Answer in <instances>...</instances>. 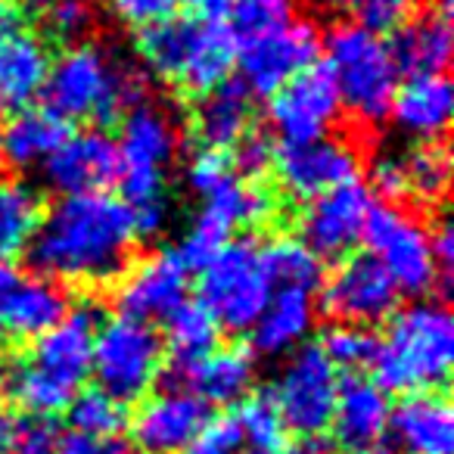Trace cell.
Instances as JSON below:
<instances>
[{
	"label": "cell",
	"mask_w": 454,
	"mask_h": 454,
	"mask_svg": "<svg viewBox=\"0 0 454 454\" xmlns=\"http://www.w3.org/2000/svg\"><path fill=\"white\" fill-rule=\"evenodd\" d=\"M404 454H454V414L439 392H414L392 408L389 429Z\"/></svg>",
	"instance_id": "cell-22"
},
{
	"label": "cell",
	"mask_w": 454,
	"mask_h": 454,
	"mask_svg": "<svg viewBox=\"0 0 454 454\" xmlns=\"http://www.w3.org/2000/svg\"><path fill=\"white\" fill-rule=\"evenodd\" d=\"M404 181H408V196L420 202H439L451 181V162H448L445 146L420 144L402 156Z\"/></svg>",
	"instance_id": "cell-36"
},
{
	"label": "cell",
	"mask_w": 454,
	"mask_h": 454,
	"mask_svg": "<svg viewBox=\"0 0 454 454\" xmlns=\"http://www.w3.org/2000/svg\"><path fill=\"white\" fill-rule=\"evenodd\" d=\"M327 4L340 13L358 16V26L380 38L402 28L414 13V0H327Z\"/></svg>",
	"instance_id": "cell-39"
},
{
	"label": "cell",
	"mask_w": 454,
	"mask_h": 454,
	"mask_svg": "<svg viewBox=\"0 0 454 454\" xmlns=\"http://www.w3.org/2000/svg\"><path fill=\"white\" fill-rule=\"evenodd\" d=\"M66 411H69L75 433L97 435V439H115L121 433V427H125V404L109 398L100 389L75 392V398H72Z\"/></svg>",
	"instance_id": "cell-37"
},
{
	"label": "cell",
	"mask_w": 454,
	"mask_h": 454,
	"mask_svg": "<svg viewBox=\"0 0 454 454\" xmlns=\"http://www.w3.org/2000/svg\"><path fill=\"white\" fill-rule=\"evenodd\" d=\"M187 284L190 271L177 249H159L121 271V280L115 286V305L121 317L150 324L168 317L177 305L187 302Z\"/></svg>",
	"instance_id": "cell-18"
},
{
	"label": "cell",
	"mask_w": 454,
	"mask_h": 454,
	"mask_svg": "<svg viewBox=\"0 0 454 454\" xmlns=\"http://www.w3.org/2000/svg\"><path fill=\"white\" fill-rule=\"evenodd\" d=\"M162 336L153 324L134 317H113L97 327L90 373L100 392L121 404H134L153 389L165 358Z\"/></svg>",
	"instance_id": "cell-8"
},
{
	"label": "cell",
	"mask_w": 454,
	"mask_h": 454,
	"mask_svg": "<svg viewBox=\"0 0 454 454\" xmlns=\"http://www.w3.org/2000/svg\"><path fill=\"white\" fill-rule=\"evenodd\" d=\"M137 51L153 75L202 97L218 84L231 82L237 53H240V38L227 22H200L175 16L159 26L140 28Z\"/></svg>",
	"instance_id": "cell-5"
},
{
	"label": "cell",
	"mask_w": 454,
	"mask_h": 454,
	"mask_svg": "<svg viewBox=\"0 0 454 454\" xmlns=\"http://www.w3.org/2000/svg\"><path fill=\"white\" fill-rule=\"evenodd\" d=\"M274 171L286 196L311 202L348 181H358V150L340 137L284 144L274 150Z\"/></svg>",
	"instance_id": "cell-15"
},
{
	"label": "cell",
	"mask_w": 454,
	"mask_h": 454,
	"mask_svg": "<svg viewBox=\"0 0 454 454\" xmlns=\"http://www.w3.org/2000/svg\"><path fill=\"white\" fill-rule=\"evenodd\" d=\"M352 454H392V451L383 445H371V448H361V451H352Z\"/></svg>",
	"instance_id": "cell-53"
},
{
	"label": "cell",
	"mask_w": 454,
	"mask_h": 454,
	"mask_svg": "<svg viewBox=\"0 0 454 454\" xmlns=\"http://www.w3.org/2000/svg\"><path fill=\"white\" fill-rule=\"evenodd\" d=\"M373 206L377 202L361 181H348L317 196L299 218L302 243L317 259H342L358 247V240H364V224Z\"/></svg>",
	"instance_id": "cell-16"
},
{
	"label": "cell",
	"mask_w": 454,
	"mask_h": 454,
	"mask_svg": "<svg viewBox=\"0 0 454 454\" xmlns=\"http://www.w3.org/2000/svg\"><path fill=\"white\" fill-rule=\"evenodd\" d=\"M327 69L340 90L342 109L364 125L389 119L392 97L398 90V69L380 35L358 22L336 26L327 35Z\"/></svg>",
	"instance_id": "cell-6"
},
{
	"label": "cell",
	"mask_w": 454,
	"mask_h": 454,
	"mask_svg": "<svg viewBox=\"0 0 454 454\" xmlns=\"http://www.w3.org/2000/svg\"><path fill=\"white\" fill-rule=\"evenodd\" d=\"M66 137L69 121L53 115L47 106H26L0 128V159H7L13 168H35L44 165Z\"/></svg>",
	"instance_id": "cell-29"
},
{
	"label": "cell",
	"mask_w": 454,
	"mask_h": 454,
	"mask_svg": "<svg viewBox=\"0 0 454 454\" xmlns=\"http://www.w3.org/2000/svg\"><path fill=\"white\" fill-rule=\"evenodd\" d=\"M137 243L134 218L109 193L63 196L28 243L35 274L53 284H109L131 262Z\"/></svg>",
	"instance_id": "cell-1"
},
{
	"label": "cell",
	"mask_w": 454,
	"mask_h": 454,
	"mask_svg": "<svg viewBox=\"0 0 454 454\" xmlns=\"http://www.w3.org/2000/svg\"><path fill=\"white\" fill-rule=\"evenodd\" d=\"M59 427L53 423V417H16L13 439H10L7 451L10 454H57L59 445Z\"/></svg>",
	"instance_id": "cell-41"
},
{
	"label": "cell",
	"mask_w": 454,
	"mask_h": 454,
	"mask_svg": "<svg viewBox=\"0 0 454 454\" xmlns=\"http://www.w3.org/2000/svg\"><path fill=\"white\" fill-rule=\"evenodd\" d=\"M237 429L253 454H280L286 445V423L271 395H247L237 411Z\"/></svg>",
	"instance_id": "cell-35"
},
{
	"label": "cell",
	"mask_w": 454,
	"mask_h": 454,
	"mask_svg": "<svg viewBox=\"0 0 454 454\" xmlns=\"http://www.w3.org/2000/svg\"><path fill=\"white\" fill-rule=\"evenodd\" d=\"M371 184L386 202H402L408 196V181H404L402 156H380L371 165Z\"/></svg>",
	"instance_id": "cell-46"
},
{
	"label": "cell",
	"mask_w": 454,
	"mask_h": 454,
	"mask_svg": "<svg viewBox=\"0 0 454 454\" xmlns=\"http://www.w3.org/2000/svg\"><path fill=\"white\" fill-rule=\"evenodd\" d=\"M324 358L336 367V371H364L373 364V355H377V336L367 327H348V324H336L324 333L321 346Z\"/></svg>",
	"instance_id": "cell-38"
},
{
	"label": "cell",
	"mask_w": 454,
	"mask_h": 454,
	"mask_svg": "<svg viewBox=\"0 0 454 454\" xmlns=\"http://www.w3.org/2000/svg\"><path fill=\"white\" fill-rule=\"evenodd\" d=\"M342 115V100L327 66H311L286 82L268 103V121L284 137V144L327 137Z\"/></svg>",
	"instance_id": "cell-14"
},
{
	"label": "cell",
	"mask_w": 454,
	"mask_h": 454,
	"mask_svg": "<svg viewBox=\"0 0 454 454\" xmlns=\"http://www.w3.org/2000/svg\"><path fill=\"white\" fill-rule=\"evenodd\" d=\"M336 392H340L336 367L324 358L317 346H302L290 355L284 371L278 373L271 398L286 429H296L302 435H321L333 420Z\"/></svg>",
	"instance_id": "cell-10"
},
{
	"label": "cell",
	"mask_w": 454,
	"mask_h": 454,
	"mask_svg": "<svg viewBox=\"0 0 454 454\" xmlns=\"http://www.w3.org/2000/svg\"><path fill=\"white\" fill-rule=\"evenodd\" d=\"M41 94L44 106L63 121H113L144 100L146 84L134 66L113 59L103 47L75 44L51 59Z\"/></svg>",
	"instance_id": "cell-4"
},
{
	"label": "cell",
	"mask_w": 454,
	"mask_h": 454,
	"mask_svg": "<svg viewBox=\"0 0 454 454\" xmlns=\"http://www.w3.org/2000/svg\"><path fill=\"white\" fill-rule=\"evenodd\" d=\"M364 240L398 293L423 296L439 284L429 227L417 215L398 206H373L364 224Z\"/></svg>",
	"instance_id": "cell-9"
},
{
	"label": "cell",
	"mask_w": 454,
	"mask_h": 454,
	"mask_svg": "<svg viewBox=\"0 0 454 454\" xmlns=\"http://www.w3.org/2000/svg\"><path fill=\"white\" fill-rule=\"evenodd\" d=\"M398 296L402 293L371 253L342 255L321 286V309L348 327H373L395 315Z\"/></svg>",
	"instance_id": "cell-12"
},
{
	"label": "cell",
	"mask_w": 454,
	"mask_h": 454,
	"mask_svg": "<svg viewBox=\"0 0 454 454\" xmlns=\"http://www.w3.org/2000/svg\"><path fill=\"white\" fill-rule=\"evenodd\" d=\"M280 454H330V448L324 445L321 439H317V435H302V439L299 442H286L284 445V451Z\"/></svg>",
	"instance_id": "cell-50"
},
{
	"label": "cell",
	"mask_w": 454,
	"mask_h": 454,
	"mask_svg": "<svg viewBox=\"0 0 454 454\" xmlns=\"http://www.w3.org/2000/svg\"><path fill=\"white\" fill-rule=\"evenodd\" d=\"M262 262L271 278L274 290H305L315 293L321 286V259L302 240L280 237L262 247Z\"/></svg>",
	"instance_id": "cell-34"
},
{
	"label": "cell",
	"mask_w": 454,
	"mask_h": 454,
	"mask_svg": "<svg viewBox=\"0 0 454 454\" xmlns=\"http://www.w3.org/2000/svg\"><path fill=\"white\" fill-rule=\"evenodd\" d=\"M53 4H59V0H20V7L26 10V13H47Z\"/></svg>",
	"instance_id": "cell-52"
},
{
	"label": "cell",
	"mask_w": 454,
	"mask_h": 454,
	"mask_svg": "<svg viewBox=\"0 0 454 454\" xmlns=\"http://www.w3.org/2000/svg\"><path fill=\"white\" fill-rule=\"evenodd\" d=\"M315 327V302L305 290H274L265 311L253 324V348L268 358L302 348Z\"/></svg>",
	"instance_id": "cell-26"
},
{
	"label": "cell",
	"mask_w": 454,
	"mask_h": 454,
	"mask_svg": "<svg viewBox=\"0 0 454 454\" xmlns=\"http://www.w3.org/2000/svg\"><path fill=\"white\" fill-rule=\"evenodd\" d=\"M451 16L445 13H429L420 20H408L402 28L392 35L389 53L395 59L398 75H442L448 63H451Z\"/></svg>",
	"instance_id": "cell-28"
},
{
	"label": "cell",
	"mask_w": 454,
	"mask_h": 454,
	"mask_svg": "<svg viewBox=\"0 0 454 454\" xmlns=\"http://www.w3.org/2000/svg\"><path fill=\"white\" fill-rule=\"evenodd\" d=\"M181 4L193 13L190 20L200 22H227L234 7V0H181Z\"/></svg>",
	"instance_id": "cell-49"
},
{
	"label": "cell",
	"mask_w": 454,
	"mask_h": 454,
	"mask_svg": "<svg viewBox=\"0 0 454 454\" xmlns=\"http://www.w3.org/2000/svg\"><path fill=\"white\" fill-rule=\"evenodd\" d=\"M429 243H433V259L439 274H451V262H454V231H451V221L442 218L439 224L429 231Z\"/></svg>",
	"instance_id": "cell-48"
},
{
	"label": "cell",
	"mask_w": 454,
	"mask_h": 454,
	"mask_svg": "<svg viewBox=\"0 0 454 454\" xmlns=\"http://www.w3.org/2000/svg\"><path fill=\"white\" fill-rule=\"evenodd\" d=\"M41 196L26 181H0V262L28 253L41 224Z\"/></svg>",
	"instance_id": "cell-32"
},
{
	"label": "cell",
	"mask_w": 454,
	"mask_h": 454,
	"mask_svg": "<svg viewBox=\"0 0 454 454\" xmlns=\"http://www.w3.org/2000/svg\"><path fill=\"white\" fill-rule=\"evenodd\" d=\"M168 327H165V336H168V352L171 361H175V371H184L193 361L206 358L212 348H218V321L208 315L206 305L200 302H184L171 311Z\"/></svg>",
	"instance_id": "cell-33"
},
{
	"label": "cell",
	"mask_w": 454,
	"mask_h": 454,
	"mask_svg": "<svg viewBox=\"0 0 454 454\" xmlns=\"http://www.w3.org/2000/svg\"><path fill=\"white\" fill-rule=\"evenodd\" d=\"M454 364V321L445 305L414 302L395 311L377 340L373 383L383 392H433L448 383Z\"/></svg>",
	"instance_id": "cell-3"
},
{
	"label": "cell",
	"mask_w": 454,
	"mask_h": 454,
	"mask_svg": "<svg viewBox=\"0 0 454 454\" xmlns=\"http://www.w3.org/2000/svg\"><path fill=\"white\" fill-rule=\"evenodd\" d=\"M321 53V35L315 22L290 20L286 26L271 28L247 38L237 53V66L243 72V88L255 97H271L299 72L311 69Z\"/></svg>",
	"instance_id": "cell-11"
},
{
	"label": "cell",
	"mask_w": 454,
	"mask_h": 454,
	"mask_svg": "<svg viewBox=\"0 0 454 454\" xmlns=\"http://www.w3.org/2000/svg\"><path fill=\"white\" fill-rule=\"evenodd\" d=\"M200 200V218L221 227L224 234H231L234 227H259L265 221H271L274 212H278L274 196L255 181L237 175V168L227 177H221L212 190H206Z\"/></svg>",
	"instance_id": "cell-30"
},
{
	"label": "cell",
	"mask_w": 454,
	"mask_h": 454,
	"mask_svg": "<svg viewBox=\"0 0 454 454\" xmlns=\"http://www.w3.org/2000/svg\"><path fill=\"white\" fill-rule=\"evenodd\" d=\"M253 131V94L240 82H224L200 97L193 109V137L202 150L227 153Z\"/></svg>",
	"instance_id": "cell-25"
},
{
	"label": "cell",
	"mask_w": 454,
	"mask_h": 454,
	"mask_svg": "<svg viewBox=\"0 0 454 454\" xmlns=\"http://www.w3.org/2000/svg\"><path fill=\"white\" fill-rule=\"evenodd\" d=\"M451 84L445 75H414L398 84L389 115L404 134L423 144H435L451 125Z\"/></svg>",
	"instance_id": "cell-24"
},
{
	"label": "cell",
	"mask_w": 454,
	"mask_h": 454,
	"mask_svg": "<svg viewBox=\"0 0 454 454\" xmlns=\"http://www.w3.org/2000/svg\"><path fill=\"white\" fill-rule=\"evenodd\" d=\"M69 299L53 280L22 271L13 262H0V340H38L44 330L63 321Z\"/></svg>",
	"instance_id": "cell-17"
},
{
	"label": "cell",
	"mask_w": 454,
	"mask_h": 454,
	"mask_svg": "<svg viewBox=\"0 0 454 454\" xmlns=\"http://www.w3.org/2000/svg\"><path fill=\"white\" fill-rule=\"evenodd\" d=\"M100 327V315L90 305L66 311L63 321L35 340L32 352L26 355L38 371L63 383L66 389L78 392V386L90 373V355H94V336Z\"/></svg>",
	"instance_id": "cell-21"
},
{
	"label": "cell",
	"mask_w": 454,
	"mask_h": 454,
	"mask_svg": "<svg viewBox=\"0 0 454 454\" xmlns=\"http://www.w3.org/2000/svg\"><path fill=\"white\" fill-rule=\"evenodd\" d=\"M13 427H16V414L7 408H0V454H7V445L13 439Z\"/></svg>",
	"instance_id": "cell-51"
},
{
	"label": "cell",
	"mask_w": 454,
	"mask_h": 454,
	"mask_svg": "<svg viewBox=\"0 0 454 454\" xmlns=\"http://www.w3.org/2000/svg\"><path fill=\"white\" fill-rule=\"evenodd\" d=\"M51 69L47 41L28 26L20 0H0V115L32 106Z\"/></svg>",
	"instance_id": "cell-13"
},
{
	"label": "cell",
	"mask_w": 454,
	"mask_h": 454,
	"mask_svg": "<svg viewBox=\"0 0 454 454\" xmlns=\"http://www.w3.org/2000/svg\"><path fill=\"white\" fill-rule=\"evenodd\" d=\"M231 162H234L237 175H243V177H259V175H265V171L274 165V146H271V140H268L265 134L249 131L247 137H243L240 144L234 146V156H231Z\"/></svg>",
	"instance_id": "cell-44"
},
{
	"label": "cell",
	"mask_w": 454,
	"mask_h": 454,
	"mask_svg": "<svg viewBox=\"0 0 454 454\" xmlns=\"http://www.w3.org/2000/svg\"><path fill=\"white\" fill-rule=\"evenodd\" d=\"M389 414L392 404L386 392L373 380L352 377L336 392L330 427L340 445H346L348 451H361L383 439V433L389 429Z\"/></svg>",
	"instance_id": "cell-23"
},
{
	"label": "cell",
	"mask_w": 454,
	"mask_h": 454,
	"mask_svg": "<svg viewBox=\"0 0 454 454\" xmlns=\"http://www.w3.org/2000/svg\"><path fill=\"white\" fill-rule=\"evenodd\" d=\"M57 454H131V451L119 439H97V435H84L72 429V433L59 435Z\"/></svg>",
	"instance_id": "cell-47"
},
{
	"label": "cell",
	"mask_w": 454,
	"mask_h": 454,
	"mask_svg": "<svg viewBox=\"0 0 454 454\" xmlns=\"http://www.w3.org/2000/svg\"><path fill=\"white\" fill-rule=\"evenodd\" d=\"M200 274V305H206L218 327L231 333L253 330L274 293L259 243L227 240Z\"/></svg>",
	"instance_id": "cell-7"
},
{
	"label": "cell",
	"mask_w": 454,
	"mask_h": 454,
	"mask_svg": "<svg viewBox=\"0 0 454 454\" xmlns=\"http://www.w3.org/2000/svg\"><path fill=\"white\" fill-rule=\"evenodd\" d=\"M177 10H181V0H115V16L137 32L175 20Z\"/></svg>",
	"instance_id": "cell-43"
},
{
	"label": "cell",
	"mask_w": 454,
	"mask_h": 454,
	"mask_svg": "<svg viewBox=\"0 0 454 454\" xmlns=\"http://www.w3.org/2000/svg\"><path fill=\"white\" fill-rule=\"evenodd\" d=\"M47 26L57 38H78L90 28V7L88 0H59L47 10Z\"/></svg>",
	"instance_id": "cell-45"
},
{
	"label": "cell",
	"mask_w": 454,
	"mask_h": 454,
	"mask_svg": "<svg viewBox=\"0 0 454 454\" xmlns=\"http://www.w3.org/2000/svg\"><path fill=\"white\" fill-rule=\"evenodd\" d=\"M208 404L187 389L146 395L131 417V439L144 454H181L206 429Z\"/></svg>",
	"instance_id": "cell-19"
},
{
	"label": "cell",
	"mask_w": 454,
	"mask_h": 454,
	"mask_svg": "<svg viewBox=\"0 0 454 454\" xmlns=\"http://www.w3.org/2000/svg\"><path fill=\"white\" fill-rule=\"evenodd\" d=\"M0 386H4L10 402L35 417L59 414L75 398V392L47 377L44 371H38L26 355H16V358H7L0 364Z\"/></svg>",
	"instance_id": "cell-31"
},
{
	"label": "cell",
	"mask_w": 454,
	"mask_h": 454,
	"mask_svg": "<svg viewBox=\"0 0 454 454\" xmlns=\"http://www.w3.org/2000/svg\"><path fill=\"white\" fill-rule=\"evenodd\" d=\"M119 146L106 131L69 134L44 162V177L63 196L103 193L119 181Z\"/></svg>",
	"instance_id": "cell-20"
},
{
	"label": "cell",
	"mask_w": 454,
	"mask_h": 454,
	"mask_svg": "<svg viewBox=\"0 0 454 454\" xmlns=\"http://www.w3.org/2000/svg\"><path fill=\"white\" fill-rule=\"evenodd\" d=\"M181 144L175 115L159 103L140 100L121 115L119 184L125 206L134 218L137 237H156L168 224L165 171Z\"/></svg>",
	"instance_id": "cell-2"
},
{
	"label": "cell",
	"mask_w": 454,
	"mask_h": 454,
	"mask_svg": "<svg viewBox=\"0 0 454 454\" xmlns=\"http://www.w3.org/2000/svg\"><path fill=\"white\" fill-rule=\"evenodd\" d=\"M240 448L243 439L237 420L234 417H218V420H208L206 429L181 454H240Z\"/></svg>",
	"instance_id": "cell-42"
},
{
	"label": "cell",
	"mask_w": 454,
	"mask_h": 454,
	"mask_svg": "<svg viewBox=\"0 0 454 454\" xmlns=\"http://www.w3.org/2000/svg\"><path fill=\"white\" fill-rule=\"evenodd\" d=\"M177 377L206 404H240L255 383V361L243 348H212Z\"/></svg>",
	"instance_id": "cell-27"
},
{
	"label": "cell",
	"mask_w": 454,
	"mask_h": 454,
	"mask_svg": "<svg viewBox=\"0 0 454 454\" xmlns=\"http://www.w3.org/2000/svg\"><path fill=\"white\" fill-rule=\"evenodd\" d=\"M293 10H296V0H234L231 7V20L234 28H240L237 35H262L280 28L293 20Z\"/></svg>",
	"instance_id": "cell-40"
}]
</instances>
